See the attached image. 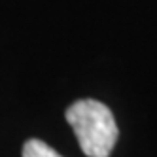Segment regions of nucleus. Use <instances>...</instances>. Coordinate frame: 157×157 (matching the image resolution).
I'll use <instances>...</instances> for the list:
<instances>
[{
  "label": "nucleus",
  "mask_w": 157,
  "mask_h": 157,
  "mask_svg": "<svg viewBox=\"0 0 157 157\" xmlns=\"http://www.w3.org/2000/svg\"><path fill=\"white\" fill-rule=\"evenodd\" d=\"M66 121L74 129L78 144L87 157H110L119 131L106 104L93 98L76 100L66 108Z\"/></svg>",
  "instance_id": "nucleus-1"
},
{
  "label": "nucleus",
  "mask_w": 157,
  "mask_h": 157,
  "mask_svg": "<svg viewBox=\"0 0 157 157\" xmlns=\"http://www.w3.org/2000/svg\"><path fill=\"white\" fill-rule=\"evenodd\" d=\"M23 157H63V155H59L46 142H42L38 138H30L23 146Z\"/></svg>",
  "instance_id": "nucleus-2"
}]
</instances>
